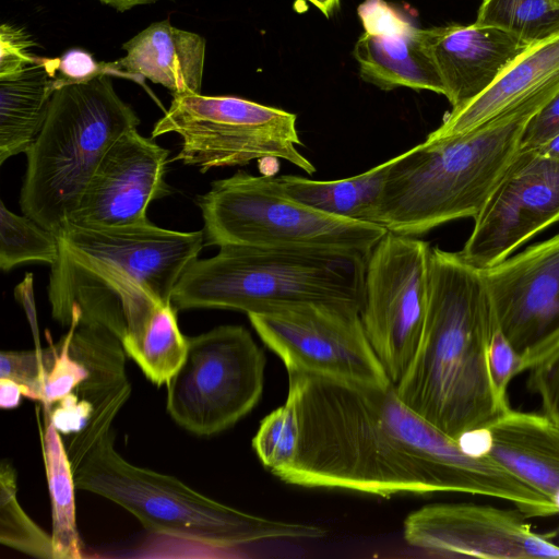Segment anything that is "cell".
Wrapping results in <instances>:
<instances>
[{"label": "cell", "mask_w": 559, "mask_h": 559, "mask_svg": "<svg viewBox=\"0 0 559 559\" xmlns=\"http://www.w3.org/2000/svg\"><path fill=\"white\" fill-rule=\"evenodd\" d=\"M559 92V79L474 130L426 140L390 159L376 224L420 236L472 217L519 153L530 120Z\"/></svg>", "instance_id": "obj_5"}, {"label": "cell", "mask_w": 559, "mask_h": 559, "mask_svg": "<svg viewBox=\"0 0 559 559\" xmlns=\"http://www.w3.org/2000/svg\"><path fill=\"white\" fill-rule=\"evenodd\" d=\"M48 299L62 326L100 325L121 343L134 336L160 304L171 302L186 269L198 259L203 231L153 223L95 227L68 224L58 234Z\"/></svg>", "instance_id": "obj_2"}, {"label": "cell", "mask_w": 559, "mask_h": 559, "mask_svg": "<svg viewBox=\"0 0 559 559\" xmlns=\"http://www.w3.org/2000/svg\"><path fill=\"white\" fill-rule=\"evenodd\" d=\"M559 79V33L530 44L493 82L460 108L452 109L426 140L463 134L518 106Z\"/></svg>", "instance_id": "obj_18"}, {"label": "cell", "mask_w": 559, "mask_h": 559, "mask_svg": "<svg viewBox=\"0 0 559 559\" xmlns=\"http://www.w3.org/2000/svg\"><path fill=\"white\" fill-rule=\"evenodd\" d=\"M194 260L173 296L175 309H231L263 313L301 304L361 310L368 257L353 251L222 246Z\"/></svg>", "instance_id": "obj_6"}, {"label": "cell", "mask_w": 559, "mask_h": 559, "mask_svg": "<svg viewBox=\"0 0 559 559\" xmlns=\"http://www.w3.org/2000/svg\"><path fill=\"white\" fill-rule=\"evenodd\" d=\"M480 273L496 325L528 371L559 346V233Z\"/></svg>", "instance_id": "obj_13"}, {"label": "cell", "mask_w": 559, "mask_h": 559, "mask_svg": "<svg viewBox=\"0 0 559 559\" xmlns=\"http://www.w3.org/2000/svg\"><path fill=\"white\" fill-rule=\"evenodd\" d=\"M496 328L480 270L459 251L431 248L420 341L395 388L405 405L455 441L501 415L486 359Z\"/></svg>", "instance_id": "obj_3"}, {"label": "cell", "mask_w": 559, "mask_h": 559, "mask_svg": "<svg viewBox=\"0 0 559 559\" xmlns=\"http://www.w3.org/2000/svg\"><path fill=\"white\" fill-rule=\"evenodd\" d=\"M404 538L438 556L487 559L559 558L550 534L533 530L518 508L478 503L425 506L404 521Z\"/></svg>", "instance_id": "obj_15"}, {"label": "cell", "mask_w": 559, "mask_h": 559, "mask_svg": "<svg viewBox=\"0 0 559 559\" xmlns=\"http://www.w3.org/2000/svg\"><path fill=\"white\" fill-rule=\"evenodd\" d=\"M57 86L60 87L69 83H80L90 81L100 74L118 75L132 79V76L122 71L118 61L97 62L93 56L81 48L67 50L58 58Z\"/></svg>", "instance_id": "obj_34"}, {"label": "cell", "mask_w": 559, "mask_h": 559, "mask_svg": "<svg viewBox=\"0 0 559 559\" xmlns=\"http://www.w3.org/2000/svg\"><path fill=\"white\" fill-rule=\"evenodd\" d=\"M428 242L386 231L367 259L360 318L391 382L417 350L428 301Z\"/></svg>", "instance_id": "obj_11"}, {"label": "cell", "mask_w": 559, "mask_h": 559, "mask_svg": "<svg viewBox=\"0 0 559 559\" xmlns=\"http://www.w3.org/2000/svg\"><path fill=\"white\" fill-rule=\"evenodd\" d=\"M181 138L173 160L205 173L254 159H284L308 174L316 167L297 148L296 115L235 96L175 95L152 138Z\"/></svg>", "instance_id": "obj_9"}, {"label": "cell", "mask_w": 559, "mask_h": 559, "mask_svg": "<svg viewBox=\"0 0 559 559\" xmlns=\"http://www.w3.org/2000/svg\"><path fill=\"white\" fill-rule=\"evenodd\" d=\"M16 472L2 461L0 468V543L40 559H53L51 535L43 531L17 500Z\"/></svg>", "instance_id": "obj_28"}, {"label": "cell", "mask_w": 559, "mask_h": 559, "mask_svg": "<svg viewBox=\"0 0 559 559\" xmlns=\"http://www.w3.org/2000/svg\"><path fill=\"white\" fill-rule=\"evenodd\" d=\"M485 427L488 455L552 501L559 492V427L544 413L511 407Z\"/></svg>", "instance_id": "obj_19"}, {"label": "cell", "mask_w": 559, "mask_h": 559, "mask_svg": "<svg viewBox=\"0 0 559 559\" xmlns=\"http://www.w3.org/2000/svg\"><path fill=\"white\" fill-rule=\"evenodd\" d=\"M559 4V0H555Z\"/></svg>", "instance_id": "obj_45"}, {"label": "cell", "mask_w": 559, "mask_h": 559, "mask_svg": "<svg viewBox=\"0 0 559 559\" xmlns=\"http://www.w3.org/2000/svg\"><path fill=\"white\" fill-rule=\"evenodd\" d=\"M169 151L132 129L108 148L69 224L95 227L150 223L147 207L170 190L164 177Z\"/></svg>", "instance_id": "obj_16"}, {"label": "cell", "mask_w": 559, "mask_h": 559, "mask_svg": "<svg viewBox=\"0 0 559 559\" xmlns=\"http://www.w3.org/2000/svg\"><path fill=\"white\" fill-rule=\"evenodd\" d=\"M297 442L296 413L293 406L285 402L262 419L252 439V448L262 465L276 475L292 464Z\"/></svg>", "instance_id": "obj_29"}, {"label": "cell", "mask_w": 559, "mask_h": 559, "mask_svg": "<svg viewBox=\"0 0 559 559\" xmlns=\"http://www.w3.org/2000/svg\"><path fill=\"white\" fill-rule=\"evenodd\" d=\"M298 421L287 484L381 497L462 492L510 502L527 518L552 516L555 503L490 455L472 456L405 405L394 383L372 385L288 371Z\"/></svg>", "instance_id": "obj_1"}, {"label": "cell", "mask_w": 559, "mask_h": 559, "mask_svg": "<svg viewBox=\"0 0 559 559\" xmlns=\"http://www.w3.org/2000/svg\"><path fill=\"white\" fill-rule=\"evenodd\" d=\"M198 204L206 246L330 249L369 257L388 231L309 207L287 195L270 175L238 171L213 181Z\"/></svg>", "instance_id": "obj_8"}, {"label": "cell", "mask_w": 559, "mask_h": 559, "mask_svg": "<svg viewBox=\"0 0 559 559\" xmlns=\"http://www.w3.org/2000/svg\"><path fill=\"white\" fill-rule=\"evenodd\" d=\"M40 435L51 501L53 559H80L83 555L75 520L76 486L66 445L47 412Z\"/></svg>", "instance_id": "obj_24"}, {"label": "cell", "mask_w": 559, "mask_h": 559, "mask_svg": "<svg viewBox=\"0 0 559 559\" xmlns=\"http://www.w3.org/2000/svg\"><path fill=\"white\" fill-rule=\"evenodd\" d=\"M354 57L361 79L381 90L408 87L445 94L421 28L411 23L392 32L365 31L355 44Z\"/></svg>", "instance_id": "obj_21"}, {"label": "cell", "mask_w": 559, "mask_h": 559, "mask_svg": "<svg viewBox=\"0 0 559 559\" xmlns=\"http://www.w3.org/2000/svg\"><path fill=\"white\" fill-rule=\"evenodd\" d=\"M122 346L146 378L160 386L168 383L182 365L188 337L180 332L177 310L168 302L158 305L140 331L122 342Z\"/></svg>", "instance_id": "obj_25"}, {"label": "cell", "mask_w": 559, "mask_h": 559, "mask_svg": "<svg viewBox=\"0 0 559 559\" xmlns=\"http://www.w3.org/2000/svg\"><path fill=\"white\" fill-rule=\"evenodd\" d=\"M557 510H558V514H559V492L552 499Z\"/></svg>", "instance_id": "obj_44"}, {"label": "cell", "mask_w": 559, "mask_h": 559, "mask_svg": "<svg viewBox=\"0 0 559 559\" xmlns=\"http://www.w3.org/2000/svg\"><path fill=\"white\" fill-rule=\"evenodd\" d=\"M528 372L527 388L539 397L544 414L559 427V346Z\"/></svg>", "instance_id": "obj_33"}, {"label": "cell", "mask_w": 559, "mask_h": 559, "mask_svg": "<svg viewBox=\"0 0 559 559\" xmlns=\"http://www.w3.org/2000/svg\"><path fill=\"white\" fill-rule=\"evenodd\" d=\"M487 370L497 405L502 413L510 408L508 388L511 380L522 373V361L503 333L496 328L486 354Z\"/></svg>", "instance_id": "obj_31"}, {"label": "cell", "mask_w": 559, "mask_h": 559, "mask_svg": "<svg viewBox=\"0 0 559 559\" xmlns=\"http://www.w3.org/2000/svg\"><path fill=\"white\" fill-rule=\"evenodd\" d=\"M56 346V357L46 377L41 403L50 407L62 397L74 392L87 377V371L69 352V335L66 333Z\"/></svg>", "instance_id": "obj_32"}, {"label": "cell", "mask_w": 559, "mask_h": 559, "mask_svg": "<svg viewBox=\"0 0 559 559\" xmlns=\"http://www.w3.org/2000/svg\"><path fill=\"white\" fill-rule=\"evenodd\" d=\"M421 38L452 109L484 92L528 46L504 31L475 22L421 28Z\"/></svg>", "instance_id": "obj_17"}, {"label": "cell", "mask_w": 559, "mask_h": 559, "mask_svg": "<svg viewBox=\"0 0 559 559\" xmlns=\"http://www.w3.org/2000/svg\"><path fill=\"white\" fill-rule=\"evenodd\" d=\"M475 23L530 45L559 33V4L555 0H484Z\"/></svg>", "instance_id": "obj_26"}, {"label": "cell", "mask_w": 559, "mask_h": 559, "mask_svg": "<svg viewBox=\"0 0 559 559\" xmlns=\"http://www.w3.org/2000/svg\"><path fill=\"white\" fill-rule=\"evenodd\" d=\"M103 4H106L119 12L129 11L138 5H145L156 3L163 0H98ZM174 1V0H167Z\"/></svg>", "instance_id": "obj_40"}, {"label": "cell", "mask_w": 559, "mask_h": 559, "mask_svg": "<svg viewBox=\"0 0 559 559\" xmlns=\"http://www.w3.org/2000/svg\"><path fill=\"white\" fill-rule=\"evenodd\" d=\"M23 395L21 386L9 378H0V405L4 409L15 408Z\"/></svg>", "instance_id": "obj_39"}, {"label": "cell", "mask_w": 559, "mask_h": 559, "mask_svg": "<svg viewBox=\"0 0 559 559\" xmlns=\"http://www.w3.org/2000/svg\"><path fill=\"white\" fill-rule=\"evenodd\" d=\"M533 150H535L542 155L552 158H559V133L551 138L545 144Z\"/></svg>", "instance_id": "obj_41"}, {"label": "cell", "mask_w": 559, "mask_h": 559, "mask_svg": "<svg viewBox=\"0 0 559 559\" xmlns=\"http://www.w3.org/2000/svg\"><path fill=\"white\" fill-rule=\"evenodd\" d=\"M56 357V346L37 347L31 350H2L0 378L15 381L24 396L43 401L46 377Z\"/></svg>", "instance_id": "obj_30"}, {"label": "cell", "mask_w": 559, "mask_h": 559, "mask_svg": "<svg viewBox=\"0 0 559 559\" xmlns=\"http://www.w3.org/2000/svg\"><path fill=\"white\" fill-rule=\"evenodd\" d=\"M559 133V92L527 123L520 150L536 148Z\"/></svg>", "instance_id": "obj_37"}, {"label": "cell", "mask_w": 559, "mask_h": 559, "mask_svg": "<svg viewBox=\"0 0 559 559\" xmlns=\"http://www.w3.org/2000/svg\"><path fill=\"white\" fill-rule=\"evenodd\" d=\"M140 119L116 93L111 75L58 87L44 127L25 153L20 205L56 235L72 217L99 162Z\"/></svg>", "instance_id": "obj_7"}, {"label": "cell", "mask_w": 559, "mask_h": 559, "mask_svg": "<svg viewBox=\"0 0 559 559\" xmlns=\"http://www.w3.org/2000/svg\"><path fill=\"white\" fill-rule=\"evenodd\" d=\"M248 318L287 372L361 384L392 383L365 332L360 309L355 306L301 304L248 313Z\"/></svg>", "instance_id": "obj_12"}, {"label": "cell", "mask_w": 559, "mask_h": 559, "mask_svg": "<svg viewBox=\"0 0 559 559\" xmlns=\"http://www.w3.org/2000/svg\"><path fill=\"white\" fill-rule=\"evenodd\" d=\"M390 159L357 176L336 180H313L300 176H276L284 192L322 213L376 224L380 197Z\"/></svg>", "instance_id": "obj_23"}, {"label": "cell", "mask_w": 559, "mask_h": 559, "mask_svg": "<svg viewBox=\"0 0 559 559\" xmlns=\"http://www.w3.org/2000/svg\"><path fill=\"white\" fill-rule=\"evenodd\" d=\"M319 9L325 16L334 11L338 5V0H306Z\"/></svg>", "instance_id": "obj_42"}, {"label": "cell", "mask_w": 559, "mask_h": 559, "mask_svg": "<svg viewBox=\"0 0 559 559\" xmlns=\"http://www.w3.org/2000/svg\"><path fill=\"white\" fill-rule=\"evenodd\" d=\"M59 254L58 237L27 215L0 204V267L10 271L26 262L52 265Z\"/></svg>", "instance_id": "obj_27"}, {"label": "cell", "mask_w": 559, "mask_h": 559, "mask_svg": "<svg viewBox=\"0 0 559 559\" xmlns=\"http://www.w3.org/2000/svg\"><path fill=\"white\" fill-rule=\"evenodd\" d=\"M559 223V158L520 150L479 213L460 255L478 270Z\"/></svg>", "instance_id": "obj_14"}, {"label": "cell", "mask_w": 559, "mask_h": 559, "mask_svg": "<svg viewBox=\"0 0 559 559\" xmlns=\"http://www.w3.org/2000/svg\"><path fill=\"white\" fill-rule=\"evenodd\" d=\"M34 45L23 28L3 23L0 27V78L16 74L36 63L38 57L31 52Z\"/></svg>", "instance_id": "obj_35"}, {"label": "cell", "mask_w": 559, "mask_h": 559, "mask_svg": "<svg viewBox=\"0 0 559 559\" xmlns=\"http://www.w3.org/2000/svg\"><path fill=\"white\" fill-rule=\"evenodd\" d=\"M130 395L127 381L87 399L94 405L93 415L66 445L76 488L119 504L155 534L210 548L325 536L320 526L241 511L174 476L126 461L115 448L112 424Z\"/></svg>", "instance_id": "obj_4"}, {"label": "cell", "mask_w": 559, "mask_h": 559, "mask_svg": "<svg viewBox=\"0 0 559 559\" xmlns=\"http://www.w3.org/2000/svg\"><path fill=\"white\" fill-rule=\"evenodd\" d=\"M58 58H39L16 74L0 78V164L26 153L46 121L57 86Z\"/></svg>", "instance_id": "obj_22"}, {"label": "cell", "mask_w": 559, "mask_h": 559, "mask_svg": "<svg viewBox=\"0 0 559 559\" xmlns=\"http://www.w3.org/2000/svg\"><path fill=\"white\" fill-rule=\"evenodd\" d=\"M457 443L465 453L472 456H486L491 447L490 432L487 427L469 430L457 439Z\"/></svg>", "instance_id": "obj_38"}, {"label": "cell", "mask_w": 559, "mask_h": 559, "mask_svg": "<svg viewBox=\"0 0 559 559\" xmlns=\"http://www.w3.org/2000/svg\"><path fill=\"white\" fill-rule=\"evenodd\" d=\"M56 404L52 409L45 406V411L53 427L63 435L81 431L94 412L93 403L80 397L75 392L69 393Z\"/></svg>", "instance_id": "obj_36"}, {"label": "cell", "mask_w": 559, "mask_h": 559, "mask_svg": "<svg viewBox=\"0 0 559 559\" xmlns=\"http://www.w3.org/2000/svg\"><path fill=\"white\" fill-rule=\"evenodd\" d=\"M127 55L118 60L134 79H147L173 95L201 94L205 39L173 26L169 20L155 22L122 45Z\"/></svg>", "instance_id": "obj_20"}, {"label": "cell", "mask_w": 559, "mask_h": 559, "mask_svg": "<svg viewBox=\"0 0 559 559\" xmlns=\"http://www.w3.org/2000/svg\"><path fill=\"white\" fill-rule=\"evenodd\" d=\"M266 359L241 325H221L188 337L186 358L167 383V412L185 430L217 435L259 403Z\"/></svg>", "instance_id": "obj_10"}, {"label": "cell", "mask_w": 559, "mask_h": 559, "mask_svg": "<svg viewBox=\"0 0 559 559\" xmlns=\"http://www.w3.org/2000/svg\"><path fill=\"white\" fill-rule=\"evenodd\" d=\"M549 534H550L551 539L557 545H559V523H558V525L551 532H549Z\"/></svg>", "instance_id": "obj_43"}]
</instances>
